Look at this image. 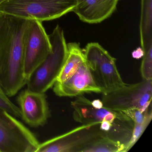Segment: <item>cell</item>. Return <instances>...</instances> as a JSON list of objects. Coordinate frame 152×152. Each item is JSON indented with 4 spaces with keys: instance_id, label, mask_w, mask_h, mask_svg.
<instances>
[{
    "instance_id": "1",
    "label": "cell",
    "mask_w": 152,
    "mask_h": 152,
    "mask_svg": "<svg viewBox=\"0 0 152 152\" xmlns=\"http://www.w3.org/2000/svg\"><path fill=\"white\" fill-rule=\"evenodd\" d=\"M30 20L5 15L0 23V83L9 97L26 85L24 42Z\"/></svg>"
},
{
    "instance_id": "2",
    "label": "cell",
    "mask_w": 152,
    "mask_h": 152,
    "mask_svg": "<svg viewBox=\"0 0 152 152\" xmlns=\"http://www.w3.org/2000/svg\"><path fill=\"white\" fill-rule=\"evenodd\" d=\"M49 37L52 51L27 80L26 89L31 91L45 93L53 88L66 60L67 43L62 28L57 25Z\"/></svg>"
},
{
    "instance_id": "3",
    "label": "cell",
    "mask_w": 152,
    "mask_h": 152,
    "mask_svg": "<svg viewBox=\"0 0 152 152\" xmlns=\"http://www.w3.org/2000/svg\"><path fill=\"white\" fill-rule=\"evenodd\" d=\"M76 5V0H5L0 4V13L42 22L59 18Z\"/></svg>"
},
{
    "instance_id": "4",
    "label": "cell",
    "mask_w": 152,
    "mask_h": 152,
    "mask_svg": "<svg viewBox=\"0 0 152 152\" xmlns=\"http://www.w3.org/2000/svg\"><path fill=\"white\" fill-rule=\"evenodd\" d=\"M83 53L93 80L101 93H108L125 85L117 69L116 59L99 43H88Z\"/></svg>"
},
{
    "instance_id": "5",
    "label": "cell",
    "mask_w": 152,
    "mask_h": 152,
    "mask_svg": "<svg viewBox=\"0 0 152 152\" xmlns=\"http://www.w3.org/2000/svg\"><path fill=\"white\" fill-rule=\"evenodd\" d=\"M39 144L16 117L0 107V152H36Z\"/></svg>"
},
{
    "instance_id": "6",
    "label": "cell",
    "mask_w": 152,
    "mask_h": 152,
    "mask_svg": "<svg viewBox=\"0 0 152 152\" xmlns=\"http://www.w3.org/2000/svg\"><path fill=\"white\" fill-rule=\"evenodd\" d=\"M152 80H143L135 84L125 85L111 92L102 94L104 107L124 112L131 109L146 110L151 105Z\"/></svg>"
},
{
    "instance_id": "7",
    "label": "cell",
    "mask_w": 152,
    "mask_h": 152,
    "mask_svg": "<svg viewBox=\"0 0 152 152\" xmlns=\"http://www.w3.org/2000/svg\"><path fill=\"white\" fill-rule=\"evenodd\" d=\"M99 123L82 124L64 134L40 143L36 152H81L96 138L105 134Z\"/></svg>"
},
{
    "instance_id": "8",
    "label": "cell",
    "mask_w": 152,
    "mask_h": 152,
    "mask_svg": "<svg viewBox=\"0 0 152 152\" xmlns=\"http://www.w3.org/2000/svg\"><path fill=\"white\" fill-rule=\"evenodd\" d=\"M51 51L52 47L49 35L42 22L30 20L24 42V72L27 80Z\"/></svg>"
},
{
    "instance_id": "9",
    "label": "cell",
    "mask_w": 152,
    "mask_h": 152,
    "mask_svg": "<svg viewBox=\"0 0 152 152\" xmlns=\"http://www.w3.org/2000/svg\"><path fill=\"white\" fill-rule=\"evenodd\" d=\"M17 101L23 121L33 128L43 126L50 116L45 93L31 91L26 89L19 93Z\"/></svg>"
},
{
    "instance_id": "10",
    "label": "cell",
    "mask_w": 152,
    "mask_h": 152,
    "mask_svg": "<svg viewBox=\"0 0 152 152\" xmlns=\"http://www.w3.org/2000/svg\"><path fill=\"white\" fill-rule=\"evenodd\" d=\"M71 107L73 109V119L82 124L101 123L103 121L115 123L129 117L123 112L113 111L104 107L100 109L95 108L91 101L83 95L76 96L75 100L72 101Z\"/></svg>"
},
{
    "instance_id": "11",
    "label": "cell",
    "mask_w": 152,
    "mask_h": 152,
    "mask_svg": "<svg viewBox=\"0 0 152 152\" xmlns=\"http://www.w3.org/2000/svg\"><path fill=\"white\" fill-rule=\"evenodd\" d=\"M53 89L55 94L59 97H76L88 92L101 93L86 61L70 78L61 83H55Z\"/></svg>"
},
{
    "instance_id": "12",
    "label": "cell",
    "mask_w": 152,
    "mask_h": 152,
    "mask_svg": "<svg viewBox=\"0 0 152 152\" xmlns=\"http://www.w3.org/2000/svg\"><path fill=\"white\" fill-rule=\"evenodd\" d=\"M118 1L119 0H76L72 11L83 22L99 23L113 15Z\"/></svg>"
},
{
    "instance_id": "13",
    "label": "cell",
    "mask_w": 152,
    "mask_h": 152,
    "mask_svg": "<svg viewBox=\"0 0 152 152\" xmlns=\"http://www.w3.org/2000/svg\"><path fill=\"white\" fill-rule=\"evenodd\" d=\"M67 47L66 60L56 83H61L70 78L86 61L83 50L79 43L70 42Z\"/></svg>"
},
{
    "instance_id": "14",
    "label": "cell",
    "mask_w": 152,
    "mask_h": 152,
    "mask_svg": "<svg viewBox=\"0 0 152 152\" xmlns=\"http://www.w3.org/2000/svg\"><path fill=\"white\" fill-rule=\"evenodd\" d=\"M140 34L143 50L152 47V0H141Z\"/></svg>"
},
{
    "instance_id": "15",
    "label": "cell",
    "mask_w": 152,
    "mask_h": 152,
    "mask_svg": "<svg viewBox=\"0 0 152 152\" xmlns=\"http://www.w3.org/2000/svg\"><path fill=\"white\" fill-rule=\"evenodd\" d=\"M81 152H126V148L103 134L85 146Z\"/></svg>"
},
{
    "instance_id": "16",
    "label": "cell",
    "mask_w": 152,
    "mask_h": 152,
    "mask_svg": "<svg viewBox=\"0 0 152 152\" xmlns=\"http://www.w3.org/2000/svg\"><path fill=\"white\" fill-rule=\"evenodd\" d=\"M152 105H151L148 109L144 121L140 124H134L131 139L127 147L126 152L129 151L138 141L139 139L141 137V135L150 123L152 120Z\"/></svg>"
},
{
    "instance_id": "17",
    "label": "cell",
    "mask_w": 152,
    "mask_h": 152,
    "mask_svg": "<svg viewBox=\"0 0 152 152\" xmlns=\"http://www.w3.org/2000/svg\"><path fill=\"white\" fill-rule=\"evenodd\" d=\"M0 107L18 118L21 117V111L19 107L15 104L9 99L0 83Z\"/></svg>"
},
{
    "instance_id": "18",
    "label": "cell",
    "mask_w": 152,
    "mask_h": 152,
    "mask_svg": "<svg viewBox=\"0 0 152 152\" xmlns=\"http://www.w3.org/2000/svg\"><path fill=\"white\" fill-rule=\"evenodd\" d=\"M148 107L146 110L136 108L128 110L123 113L132 120L134 124H140L144 121Z\"/></svg>"
},
{
    "instance_id": "19",
    "label": "cell",
    "mask_w": 152,
    "mask_h": 152,
    "mask_svg": "<svg viewBox=\"0 0 152 152\" xmlns=\"http://www.w3.org/2000/svg\"><path fill=\"white\" fill-rule=\"evenodd\" d=\"M144 56V51L141 48H138L134 50L132 53V56L133 58L139 59L143 57Z\"/></svg>"
},
{
    "instance_id": "20",
    "label": "cell",
    "mask_w": 152,
    "mask_h": 152,
    "mask_svg": "<svg viewBox=\"0 0 152 152\" xmlns=\"http://www.w3.org/2000/svg\"><path fill=\"white\" fill-rule=\"evenodd\" d=\"M91 104L93 107L97 109H100L104 107L102 101L98 99H95L92 102L91 101Z\"/></svg>"
},
{
    "instance_id": "21",
    "label": "cell",
    "mask_w": 152,
    "mask_h": 152,
    "mask_svg": "<svg viewBox=\"0 0 152 152\" xmlns=\"http://www.w3.org/2000/svg\"><path fill=\"white\" fill-rule=\"evenodd\" d=\"M4 1H5V0H0V4L2 3V2H3Z\"/></svg>"
}]
</instances>
